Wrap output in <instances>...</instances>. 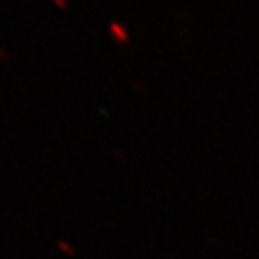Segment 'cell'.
Instances as JSON below:
<instances>
[{
	"mask_svg": "<svg viewBox=\"0 0 259 259\" xmlns=\"http://www.w3.org/2000/svg\"><path fill=\"white\" fill-rule=\"evenodd\" d=\"M108 29H110V35H111V39L115 40V42H118V44L128 42V32H126V29L123 27L120 22H116V20H111V22L108 24Z\"/></svg>",
	"mask_w": 259,
	"mask_h": 259,
	"instance_id": "cell-1",
	"label": "cell"
},
{
	"mask_svg": "<svg viewBox=\"0 0 259 259\" xmlns=\"http://www.w3.org/2000/svg\"><path fill=\"white\" fill-rule=\"evenodd\" d=\"M0 61H2V63H10V53L4 46H0Z\"/></svg>",
	"mask_w": 259,
	"mask_h": 259,
	"instance_id": "cell-2",
	"label": "cell"
},
{
	"mask_svg": "<svg viewBox=\"0 0 259 259\" xmlns=\"http://www.w3.org/2000/svg\"><path fill=\"white\" fill-rule=\"evenodd\" d=\"M54 2V5L58 9H61V10H67V7H69V4H67V0H53Z\"/></svg>",
	"mask_w": 259,
	"mask_h": 259,
	"instance_id": "cell-3",
	"label": "cell"
}]
</instances>
